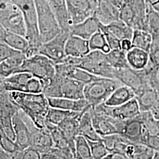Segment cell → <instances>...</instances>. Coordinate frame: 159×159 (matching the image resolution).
Here are the masks:
<instances>
[{"label": "cell", "instance_id": "cell-4", "mask_svg": "<svg viewBox=\"0 0 159 159\" xmlns=\"http://www.w3.org/2000/svg\"><path fill=\"white\" fill-rule=\"evenodd\" d=\"M121 85L123 84L117 80L98 77L85 84L84 99L91 107H96L106 102L113 92Z\"/></svg>", "mask_w": 159, "mask_h": 159}, {"label": "cell", "instance_id": "cell-2", "mask_svg": "<svg viewBox=\"0 0 159 159\" xmlns=\"http://www.w3.org/2000/svg\"><path fill=\"white\" fill-rule=\"evenodd\" d=\"M85 84L79 81L63 77L56 73L44 85L43 93L47 98H67L75 100L84 99Z\"/></svg>", "mask_w": 159, "mask_h": 159}, {"label": "cell", "instance_id": "cell-33", "mask_svg": "<svg viewBox=\"0 0 159 159\" xmlns=\"http://www.w3.org/2000/svg\"><path fill=\"white\" fill-rule=\"evenodd\" d=\"M152 35L144 30H134L131 39L133 47H136L149 52L152 46Z\"/></svg>", "mask_w": 159, "mask_h": 159}, {"label": "cell", "instance_id": "cell-9", "mask_svg": "<svg viewBox=\"0 0 159 159\" xmlns=\"http://www.w3.org/2000/svg\"><path fill=\"white\" fill-rule=\"evenodd\" d=\"M0 25L7 31L26 36L27 29L23 14L12 3L0 6Z\"/></svg>", "mask_w": 159, "mask_h": 159}, {"label": "cell", "instance_id": "cell-8", "mask_svg": "<svg viewBox=\"0 0 159 159\" xmlns=\"http://www.w3.org/2000/svg\"><path fill=\"white\" fill-rule=\"evenodd\" d=\"M20 72H25L41 80L44 85L48 83L56 73V64L48 58L40 54L24 60Z\"/></svg>", "mask_w": 159, "mask_h": 159}, {"label": "cell", "instance_id": "cell-28", "mask_svg": "<svg viewBox=\"0 0 159 159\" xmlns=\"http://www.w3.org/2000/svg\"><path fill=\"white\" fill-rule=\"evenodd\" d=\"M61 30L68 31L71 27L66 0H47Z\"/></svg>", "mask_w": 159, "mask_h": 159}, {"label": "cell", "instance_id": "cell-36", "mask_svg": "<svg viewBox=\"0 0 159 159\" xmlns=\"http://www.w3.org/2000/svg\"><path fill=\"white\" fill-rule=\"evenodd\" d=\"M88 41L91 51H100L107 54L111 50L105 35L101 30L94 34Z\"/></svg>", "mask_w": 159, "mask_h": 159}, {"label": "cell", "instance_id": "cell-46", "mask_svg": "<svg viewBox=\"0 0 159 159\" xmlns=\"http://www.w3.org/2000/svg\"><path fill=\"white\" fill-rule=\"evenodd\" d=\"M23 53L18 51L6 43L0 42V62H2L8 58H11Z\"/></svg>", "mask_w": 159, "mask_h": 159}, {"label": "cell", "instance_id": "cell-3", "mask_svg": "<svg viewBox=\"0 0 159 159\" xmlns=\"http://www.w3.org/2000/svg\"><path fill=\"white\" fill-rule=\"evenodd\" d=\"M34 1L40 40L43 44L54 38L61 31V29L47 0Z\"/></svg>", "mask_w": 159, "mask_h": 159}, {"label": "cell", "instance_id": "cell-43", "mask_svg": "<svg viewBox=\"0 0 159 159\" xmlns=\"http://www.w3.org/2000/svg\"><path fill=\"white\" fill-rule=\"evenodd\" d=\"M140 144L156 152H159V136L150 134L143 126V132Z\"/></svg>", "mask_w": 159, "mask_h": 159}, {"label": "cell", "instance_id": "cell-45", "mask_svg": "<svg viewBox=\"0 0 159 159\" xmlns=\"http://www.w3.org/2000/svg\"><path fill=\"white\" fill-rule=\"evenodd\" d=\"M0 148L7 152H14L17 150H23L18 145L16 142L12 140L10 137L7 136L2 131L0 130Z\"/></svg>", "mask_w": 159, "mask_h": 159}, {"label": "cell", "instance_id": "cell-39", "mask_svg": "<svg viewBox=\"0 0 159 159\" xmlns=\"http://www.w3.org/2000/svg\"><path fill=\"white\" fill-rule=\"evenodd\" d=\"M139 117L144 127L150 134L159 136V120L154 117L151 111L141 112Z\"/></svg>", "mask_w": 159, "mask_h": 159}, {"label": "cell", "instance_id": "cell-54", "mask_svg": "<svg viewBox=\"0 0 159 159\" xmlns=\"http://www.w3.org/2000/svg\"><path fill=\"white\" fill-rule=\"evenodd\" d=\"M12 0H0V6H6L7 4H11Z\"/></svg>", "mask_w": 159, "mask_h": 159}, {"label": "cell", "instance_id": "cell-53", "mask_svg": "<svg viewBox=\"0 0 159 159\" xmlns=\"http://www.w3.org/2000/svg\"><path fill=\"white\" fill-rule=\"evenodd\" d=\"M41 159H58L56 156L49 151L48 152L41 154Z\"/></svg>", "mask_w": 159, "mask_h": 159}, {"label": "cell", "instance_id": "cell-35", "mask_svg": "<svg viewBox=\"0 0 159 159\" xmlns=\"http://www.w3.org/2000/svg\"><path fill=\"white\" fill-rule=\"evenodd\" d=\"M80 112L64 110L60 108L50 107L46 117V121L54 125H59L64 121L79 113Z\"/></svg>", "mask_w": 159, "mask_h": 159}, {"label": "cell", "instance_id": "cell-15", "mask_svg": "<svg viewBox=\"0 0 159 159\" xmlns=\"http://www.w3.org/2000/svg\"><path fill=\"white\" fill-rule=\"evenodd\" d=\"M31 130L30 147L43 154L48 152L54 147V143L50 131L47 128L37 129L35 127Z\"/></svg>", "mask_w": 159, "mask_h": 159}, {"label": "cell", "instance_id": "cell-56", "mask_svg": "<svg viewBox=\"0 0 159 159\" xmlns=\"http://www.w3.org/2000/svg\"></svg>", "mask_w": 159, "mask_h": 159}, {"label": "cell", "instance_id": "cell-38", "mask_svg": "<svg viewBox=\"0 0 159 159\" xmlns=\"http://www.w3.org/2000/svg\"><path fill=\"white\" fill-rule=\"evenodd\" d=\"M126 52L121 49L111 50L107 54L110 63L117 70L129 67L127 61Z\"/></svg>", "mask_w": 159, "mask_h": 159}, {"label": "cell", "instance_id": "cell-32", "mask_svg": "<svg viewBox=\"0 0 159 159\" xmlns=\"http://www.w3.org/2000/svg\"><path fill=\"white\" fill-rule=\"evenodd\" d=\"M157 92L151 88H146L136 96L141 112L149 111L153 108Z\"/></svg>", "mask_w": 159, "mask_h": 159}, {"label": "cell", "instance_id": "cell-30", "mask_svg": "<svg viewBox=\"0 0 159 159\" xmlns=\"http://www.w3.org/2000/svg\"><path fill=\"white\" fill-rule=\"evenodd\" d=\"M26 58V56L21 53L0 62V78H6L18 73Z\"/></svg>", "mask_w": 159, "mask_h": 159}, {"label": "cell", "instance_id": "cell-41", "mask_svg": "<svg viewBox=\"0 0 159 159\" xmlns=\"http://www.w3.org/2000/svg\"><path fill=\"white\" fill-rule=\"evenodd\" d=\"M155 152L147 146L136 143L130 156L131 159H153Z\"/></svg>", "mask_w": 159, "mask_h": 159}, {"label": "cell", "instance_id": "cell-24", "mask_svg": "<svg viewBox=\"0 0 159 159\" xmlns=\"http://www.w3.org/2000/svg\"><path fill=\"white\" fill-rule=\"evenodd\" d=\"M126 58L129 66L136 71L146 69L150 61L149 52L136 47H132L127 52Z\"/></svg>", "mask_w": 159, "mask_h": 159}, {"label": "cell", "instance_id": "cell-26", "mask_svg": "<svg viewBox=\"0 0 159 159\" xmlns=\"http://www.w3.org/2000/svg\"><path fill=\"white\" fill-rule=\"evenodd\" d=\"M91 106L83 113L80 120L79 135L84 137L88 140L98 141L102 139L95 130L92 121Z\"/></svg>", "mask_w": 159, "mask_h": 159}, {"label": "cell", "instance_id": "cell-23", "mask_svg": "<svg viewBox=\"0 0 159 159\" xmlns=\"http://www.w3.org/2000/svg\"><path fill=\"white\" fill-rule=\"evenodd\" d=\"M0 42L6 43L12 48L21 51L25 55L30 48V43L24 36L7 31L0 27Z\"/></svg>", "mask_w": 159, "mask_h": 159}, {"label": "cell", "instance_id": "cell-19", "mask_svg": "<svg viewBox=\"0 0 159 159\" xmlns=\"http://www.w3.org/2000/svg\"><path fill=\"white\" fill-rule=\"evenodd\" d=\"M120 9L109 0H98L94 16L104 25L120 20Z\"/></svg>", "mask_w": 159, "mask_h": 159}, {"label": "cell", "instance_id": "cell-22", "mask_svg": "<svg viewBox=\"0 0 159 159\" xmlns=\"http://www.w3.org/2000/svg\"><path fill=\"white\" fill-rule=\"evenodd\" d=\"M50 106L64 110L81 112L91 106L85 99L75 100L67 98H48Z\"/></svg>", "mask_w": 159, "mask_h": 159}, {"label": "cell", "instance_id": "cell-31", "mask_svg": "<svg viewBox=\"0 0 159 159\" xmlns=\"http://www.w3.org/2000/svg\"><path fill=\"white\" fill-rule=\"evenodd\" d=\"M147 10L146 30L152 35L153 39L159 38V12L146 0Z\"/></svg>", "mask_w": 159, "mask_h": 159}, {"label": "cell", "instance_id": "cell-6", "mask_svg": "<svg viewBox=\"0 0 159 159\" xmlns=\"http://www.w3.org/2000/svg\"><path fill=\"white\" fill-rule=\"evenodd\" d=\"M76 67L97 77L111 79H116L117 72L109 62L107 54L100 51H91L85 57L80 58Z\"/></svg>", "mask_w": 159, "mask_h": 159}, {"label": "cell", "instance_id": "cell-12", "mask_svg": "<svg viewBox=\"0 0 159 159\" xmlns=\"http://www.w3.org/2000/svg\"><path fill=\"white\" fill-rule=\"evenodd\" d=\"M70 35V31L61 30L54 38L41 45L39 48V54L48 58L55 64L60 63L66 56V44Z\"/></svg>", "mask_w": 159, "mask_h": 159}, {"label": "cell", "instance_id": "cell-47", "mask_svg": "<svg viewBox=\"0 0 159 159\" xmlns=\"http://www.w3.org/2000/svg\"><path fill=\"white\" fill-rule=\"evenodd\" d=\"M102 33L104 34L107 41L108 42V45L110 46L111 50L114 49H121V41L120 40L117 39L112 34H110L108 32L106 31L101 30Z\"/></svg>", "mask_w": 159, "mask_h": 159}, {"label": "cell", "instance_id": "cell-17", "mask_svg": "<svg viewBox=\"0 0 159 159\" xmlns=\"http://www.w3.org/2000/svg\"><path fill=\"white\" fill-rule=\"evenodd\" d=\"M56 70L57 74L79 81L85 84L100 77L90 73L82 68L64 64H56Z\"/></svg>", "mask_w": 159, "mask_h": 159}, {"label": "cell", "instance_id": "cell-11", "mask_svg": "<svg viewBox=\"0 0 159 159\" xmlns=\"http://www.w3.org/2000/svg\"><path fill=\"white\" fill-rule=\"evenodd\" d=\"M71 26L94 15L98 0H66Z\"/></svg>", "mask_w": 159, "mask_h": 159}, {"label": "cell", "instance_id": "cell-40", "mask_svg": "<svg viewBox=\"0 0 159 159\" xmlns=\"http://www.w3.org/2000/svg\"><path fill=\"white\" fill-rule=\"evenodd\" d=\"M120 20L123 21L133 30L135 29L136 24V14L129 0H125L120 10Z\"/></svg>", "mask_w": 159, "mask_h": 159}, {"label": "cell", "instance_id": "cell-1", "mask_svg": "<svg viewBox=\"0 0 159 159\" xmlns=\"http://www.w3.org/2000/svg\"><path fill=\"white\" fill-rule=\"evenodd\" d=\"M9 92V91H8ZM12 102L24 114L35 127L46 128V117L50 107L48 99L43 93L9 92Z\"/></svg>", "mask_w": 159, "mask_h": 159}, {"label": "cell", "instance_id": "cell-14", "mask_svg": "<svg viewBox=\"0 0 159 159\" xmlns=\"http://www.w3.org/2000/svg\"><path fill=\"white\" fill-rule=\"evenodd\" d=\"M93 125L97 133L101 137L112 134H119L123 121L116 119L112 117L97 113L91 107Z\"/></svg>", "mask_w": 159, "mask_h": 159}, {"label": "cell", "instance_id": "cell-29", "mask_svg": "<svg viewBox=\"0 0 159 159\" xmlns=\"http://www.w3.org/2000/svg\"><path fill=\"white\" fill-rule=\"evenodd\" d=\"M136 97V94L130 87L125 85L117 88L107 101L104 102L110 107H117L123 105Z\"/></svg>", "mask_w": 159, "mask_h": 159}, {"label": "cell", "instance_id": "cell-52", "mask_svg": "<svg viewBox=\"0 0 159 159\" xmlns=\"http://www.w3.org/2000/svg\"><path fill=\"white\" fill-rule=\"evenodd\" d=\"M151 111L153 114V115L159 114V92H157L156 102L154 105L153 108H152Z\"/></svg>", "mask_w": 159, "mask_h": 159}, {"label": "cell", "instance_id": "cell-27", "mask_svg": "<svg viewBox=\"0 0 159 159\" xmlns=\"http://www.w3.org/2000/svg\"><path fill=\"white\" fill-rule=\"evenodd\" d=\"M100 30L106 31L112 34L120 41L129 39L131 40L134 30L121 20L115 21L107 25L100 24Z\"/></svg>", "mask_w": 159, "mask_h": 159}, {"label": "cell", "instance_id": "cell-13", "mask_svg": "<svg viewBox=\"0 0 159 159\" xmlns=\"http://www.w3.org/2000/svg\"><path fill=\"white\" fill-rule=\"evenodd\" d=\"M143 70L136 71L130 67L120 69L117 70L116 80L119 81L123 85L130 87L136 96L143 90L150 88L145 82Z\"/></svg>", "mask_w": 159, "mask_h": 159}, {"label": "cell", "instance_id": "cell-10", "mask_svg": "<svg viewBox=\"0 0 159 159\" xmlns=\"http://www.w3.org/2000/svg\"><path fill=\"white\" fill-rule=\"evenodd\" d=\"M91 107L96 113L107 115L121 121H126L136 118L141 113L136 97L125 104L117 107H110L103 103Z\"/></svg>", "mask_w": 159, "mask_h": 159}, {"label": "cell", "instance_id": "cell-25", "mask_svg": "<svg viewBox=\"0 0 159 159\" xmlns=\"http://www.w3.org/2000/svg\"><path fill=\"white\" fill-rule=\"evenodd\" d=\"M83 111L80 112L73 117L68 118L58 125L68 139L75 156V140L77 136L79 135L80 120Z\"/></svg>", "mask_w": 159, "mask_h": 159}, {"label": "cell", "instance_id": "cell-51", "mask_svg": "<svg viewBox=\"0 0 159 159\" xmlns=\"http://www.w3.org/2000/svg\"><path fill=\"white\" fill-rule=\"evenodd\" d=\"M133 47L131 40L129 39H125L121 41V49L125 52H127Z\"/></svg>", "mask_w": 159, "mask_h": 159}, {"label": "cell", "instance_id": "cell-21", "mask_svg": "<svg viewBox=\"0 0 159 159\" xmlns=\"http://www.w3.org/2000/svg\"><path fill=\"white\" fill-rule=\"evenodd\" d=\"M90 52L88 40L72 35L68 37L65 47L66 56L82 58L88 55Z\"/></svg>", "mask_w": 159, "mask_h": 159}, {"label": "cell", "instance_id": "cell-48", "mask_svg": "<svg viewBox=\"0 0 159 159\" xmlns=\"http://www.w3.org/2000/svg\"><path fill=\"white\" fill-rule=\"evenodd\" d=\"M23 150H20L14 152H7L0 148V159H23Z\"/></svg>", "mask_w": 159, "mask_h": 159}, {"label": "cell", "instance_id": "cell-18", "mask_svg": "<svg viewBox=\"0 0 159 159\" xmlns=\"http://www.w3.org/2000/svg\"><path fill=\"white\" fill-rule=\"evenodd\" d=\"M20 110L12 117V123L16 133V142L23 150L30 146L31 130L27 125Z\"/></svg>", "mask_w": 159, "mask_h": 159}, {"label": "cell", "instance_id": "cell-5", "mask_svg": "<svg viewBox=\"0 0 159 159\" xmlns=\"http://www.w3.org/2000/svg\"><path fill=\"white\" fill-rule=\"evenodd\" d=\"M44 83L28 73L20 72L0 79V89L25 93H43Z\"/></svg>", "mask_w": 159, "mask_h": 159}, {"label": "cell", "instance_id": "cell-20", "mask_svg": "<svg viewBox=\"0 0 159 159\" xmlns=\"http://www.w3.org/2000/svg\"><path fill=\"white\" fill-rule=\"evenodd\" d=\"M143 132V125L139 116L132 119L123 121L120 135L131 142L140 144Z\"/></svg>", "mask_w": 159, "mask_h": 159}, {"label": "cell", "instance_id": "cell-34", "mask_svg": "<svg viewBox=\"0 0 159 159\" xmlns=\"http://www.w3.org/2000/svg\"><path fill=\"white\" fill-rule=\"evenodd\" d=\"M46 127L51 133V137L54 143V147L63 149L70 148L73 151L68 139L58 126L54 125L46 121Z\"/></svg>", "mask_w": 159, "mask_h": 159}, {"label": "cell", "instance_id": "cell-37", "mask_svg": "<svg viewBox=\"0 0 159 159\" xmlns=\"http://www.w3.org/2000/svg\"><path fill=\"white\" fill-rule=\"evenodd\" d=\"M75 153L77 159H93L87 139L79 135L75 140Z\"/></svg>", "mask_w": 159, "mask_h": 159}, {"label": "cell", "instance_id": "cell-44", "mask_svg": "<svg viewBox=\"0 0 159 159\" xmlns=\"http://www.w3.org/2000/svg\"><path fill=\"white\" fill-rule=\"evenodd\" d=\"M150 61L148 66L159 72V38L153 39L149 51Z\"/></svg>", "mask_w": 159, "mask_h": 159}, {"label": "cell", "instance_id": "cell-50", "mask_svg": "<svg viewBox=\"0 0 159 159\" xmlns=\"http://www.w3.org/2000/svg\"><path fill=\"white\" fill-rule=\"evenodd\" d=\"M104 159H131L125 154L122 153H110Z\"/></svg>", "mask_w": 159, "mask_h": 159}, {"label": "cell", "instance_id": "cell-42", "mask_svg": "<svg viewBox=\"0 0 159 159\" xmlns=\"http://www.w3.org/2000/svg\"><path fill=\"white\" fill-rule=\"evenodd\" d=\"M88 142L90 146L93 159H104L110 153L102 139L98 141L88 140Z\"/></svg>", "mask_w": 159, "mask_h": 159}, {"label": "cell", "instance_id": "cell-7", "mask_svg": "<svg viewBox=\"0 0 159 159\" xmlns=\"http://www.w3.org/2000/svg\"><path fill=\"white\" fill-rule=\"evenodd\" d=\"M12 3L17 6L23 14L27 29L25 37L29 41L30 48L35 49L39 52V48L42 43L40 40L35 1L12 0Z\"/></svg>", "mask_w": 159, "mask_h": 159}, {"label": "cell", "instance_id": "cell-16", "mask_svg": "<svg viewBox=\"0 0 159 159\" xmlns=\"http://www.w3.org/2000/svg\"><path fill=\"white\" fill-rule=\"evenodd\" d=\"M101 23L94 15L81 23L71 25L69 31L72 35L89 40L94 34L100 30Z\"/></svg>", "mask_w": 159, "mask_h": 159}, {"label": "cell", "instance_id": "cell-55", "mask_svg": "<svg viewBox=\"0 0 159 159\" xmlns=\"http://www.w3.org/2000/svg\"><path fill=\"white\" fill-rule=\"evenodd\" d=\"M153 159H159V152H156Z\"/></svg>", "mask_w": 159, "mask_h": 159}, {"label": "cell", "instance_id": "cell-49", "mask_svg": "<svg viewBox=\"0 0 159 159\" xmlns=\"http://www.w3.org/2000/svg\"><path fill=\"white\" fill-rule=\"evenodd\" d=\"M23 159H41V154L30 146L23 150Z\"/></svg>", "mask_w": 159, "mask_h": 159}]
</instances>
